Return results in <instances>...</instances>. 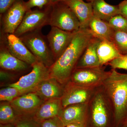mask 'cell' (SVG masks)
I'll use <instances>...</instances> for the list:
<instances>
[{
    "label": "cell",
    "instance_id": "obj_39",
    "mask_svg": "<svg viewBox=\"0 0 127 127\" xmlns=\"http://www.w3.org/2000/svg\"><path fill=\"white\" fill-rule=\"evenodd\" d=\"M9 127V126H5V127Z\"/></svg>",
    "mask_w": 127,
    "mask_h": 127
},
{
    "label": "cell",
    "instance_id": "obj_41",
    "mask_svg": "<svg viewBox=\"0 0 127 127\" xmlns=\"http://www.w3.org/2000/svg\"></svg>",
    "mask_w": 127,
    "mask_h": 127
},
{
    "label": "cell",
    "instance_id": "obj_38",
    "mask_svg": "<svg viewBox=\"0 0 127 127\" xmlns=\"http://www.w3.org/2000/svg\"><path fill=\"white\" fill-rule=\"evenodd\" d=\"M120 127H127V126H124V125H122Z\"/></svg>",
    "mask_w": 127,
    "mask_h": 127
},
{
    "label": "cell",
    "instance_id": "obj_29",
    "mask_svg": "<svg viewBox=\"0 0 127 127\" xmlns=\"http://www.w3.org/2000/svg\"><path fill=\"white\" fill-rule=\"evenodd\" d=\"M19 0H0V15L4 13L14 3Z\"/></svg>",
    "mask_w": 127,
    "mask_h": 127
},
{
    "label": "cell",
    "instance_id": "obj_36",
    "mask_svg": "<svg viewBox=\"0 0 127 127\" xmlns=\"http://www.w3.org/2000/svg\"><path fill=\"white\" fill-rule=\"evenodd\" d=\"M17 127H32L30 126V125L28 124H21L17 126Z\"/></svg>",
    "mask_w": 127,
    "mask_h": 127
},
{
    "label": "cell",
    "instance_id": "obj_32",
    "mask_svg": "<svg viewBox=\"0 0 127 127\" xmlns=\"http://www.w3.org/2000/svg\"><path fill=\"white\" fill-rule=\"evenodd\" d=\"M0 79L1 81L7 80L11 77V75L9 73L1 70L0 72Z\"/></svg>",
    "mask_w": 127,
    "mask_h": 127
},
{
    "label": "cell",
    "instance_id": "obj_2",
    "mask_svg": "<svg viewBox=\"0 0 127 127\" xmlns=\"http://www.w3.org/2000/svg\"><path fill=\"white\" fill-rule=\"evenodd\" d=\"M102 86L111 101L115 123L121 124L127 116V74L112 69Z\"/></svg>",
    "mask_w": 127,
    "mask_h": 127
},
{
    "label": "cell",
    "instance_id": "obj_7",
    "mask_svg": "<svg viewBox=\"0 0 127 127\" xmlns=\"http://www.w3.org/2000/svg\"><path fill=\"white\" fill-rule=\"evenodd\" d=\"M51 9V5L49 4L42 9L28 11L14 34L20 37L26 33L41 30L43 27L49 25Z\"/></svg>",
    "mask_w": 127,
    "mask_h": 127
},
{
    "label": "cell",
    "instance_id": "obj_13",
    "mask_svg": "<svg viewBox=\"0 0 127 127\" xmlns=\"http://www.w3.org/2000/svg\"><path fill=\"white\" fill-rule=\"evenodd\" d=\"M88 103L72 104L63 108L60 118L64 127L73 123L86 124Z\"/></svg>",
    "mask_w": 127,
    "mask_h": 127
},
{
    "label": "cell",
    "instance_id": "obj_28",
    "mask_svg": "<svg viewBox=\"0 0 127 127\" xmlns=\"http://www.w3.org/2000/svg\"><path fill=\"white\" fill-rule=\"evenodd\" d=\"M49 0H29L27 1L26 4L30 10L34 7H37L39 9H42L47 5L49 4Z\"/></svg>",
    "mask_w": 127,
    "mask_h": 127
},
{
    "label": "cell",
    "instance_id": "obj_24",
    "mask_svg": "<svg viewBox=\"0 0 127 127\" xmlns=\"http://www.w3.org/2000/svg\"><path fill=\"white\" fill-rule=\"evenodd\" d=\"M23 95L24 94L18 88L9 87L0 90V101L10 102L16 98Z\"/></svg>",
    "mask_w": 127,
    "mask_h": 127
},
{
    "label": "cell",
    "instance_id": "obj_8",
    "mask_svg": "<svg viewBox=\"0 0 127 127\" xmlns=\"http://www.w3.org/2000/svg\"><path fill=\"white\" fill-rule=\"evenodd\" d=\"M31 71L20 78L18 81L9 85L19 89L23 94L33 92L43 80L50 77L49 68L41 62L32 66Z\"/></svg>",
    "mask_w": 127,
    "mask_h": 127
},
{
    "label": "cell",
    "instance_id": "obj_6",
    "mask_svg": "<svg viewBox=\"0 0 127 127\" xmlns=\"http://www.w3.org/2000/svg\"><path fill=\"white\" fill-rule=\"evenodd\" d=\"M110 73L105 70L103 66L76 68L69 81L82 86L96 88L102 86Z\"/></svg>",
    "mask_w": 127,
    "mask_h": 127
},
{
    "label": "cell",
    "instance_id": "obj_11",
    "mask_svg": "<svg viewBox=\"0 0 127 127\" xmlns=\"http://www.w3.org/2000/svg\"><path fill=\"white\" fill-rule=\"evenodd\" d=\"M76 32L66 31L52 27L46 37L55 61L66 49Z\"/></svg>",
    "mask_w": 127,
    "mask_h": 127
},
{
    "label": "cell",
    "instance_id": "obj_15",
    "mask_svg": "<svg viewBox=\"0 0 127 127\" xmlns=\"http://www.w3.org/2000/svg\"><path fill=\"white\" fill-rule=\"evenodd\" d=\"M30 65L12 55L8 50L3 35L1 36L0 66L6 70L18 71L25 70Z\"/></svg>",
    "mask_w": 127,
    "mask_h": 127
},
{
    "label": "cell",
    "instance_id": "obj_16",
    "mask_svg": "<svg viewBox=\"0 0 127 127\" xmlns=\"http://www.w3.org/2000/svg\"><path fill=\"white\" fill-rule=\"evenodd\" d=\"M62 85L56 79L50 77L42 82L32 93L44 101L61 98L64 91Z\"/></svg>",
    "mask_w": 127,
    "mask_h": 127
},
{
    "label": "cell",
    "instance_id": "obj_12",
    "mask_svg": "<svg viewBox=\"0 0 127 127\" xmlns=\"http://www.w3.org/2000/svg\"><path fill=\"white\" fill-rule=\"evenodd\" d=\"M2 34L8 50L14 56L31 66L39 61L25 45L20 37L14 34L2 33Z\"/></svg>",
    "mask_w": 127,
    "mask_h": 127
},
{
    "label": "cell",
    "instance_id": "obj_34",
    "mask_svg": "<svg viewBox=\"0 0 127 127\" xmlns=\"http://www.w3.org/2000/svg\"><path fill=\"white\" fill-rule=\"evenodd\" d=\"M121 124L122 125L127 126V116L125 117V118L124 119V120H123Z\"/></svg>",
    "mask_w": 127,
    "mask_h": 127
},
{
    "label": "cell",
    "instance_id": "obj_23",
    "mask_svg": "<svg viewBox=\"0 0 127 127\" xmlns=\"http://www.w3.org/2000/svg\"><path fill=\"white\" fill-rule=\"evenodd\" d=\"M112 42L123 55L127 54V33L115 31Z\"/></svg>",
    "mask_w": 127,
    "mask_h": 127
},
{
    "label": "cell",
    "instance_id": "obj_22",
    "mask_svg": "<svg viewBox=\"0 0 127 127\" xmlns=\"http://www.w3.org/2000/svg\"><path fill=\"white\" fill-rule=\"evenodd\" d=\"M92 2L94 15L105 21H109L117 15H119L118 5H113L104 0H94Z\"/></svg>",
    "mask_w": 127,
    "mask_h": 127
},
{
    "label": "cell",
    "instance_id": "obj_18",
    "mask_svg": "<svg viewBox=\"0 0 127 127\" xmlns=\"http://www.w3.org/2000/svg\"><path fill=\"white\" fill-rule=\"evenodd\" d=\"M43 102L35 93H29L16 98L10 102L13 109L23 112H28L37 110Z\"/></svg>",
    "mask_w": 127,
    "mask_h": 127
},
{
    "label": "cell",
    "instance_id": "obj_25",
    "mask_svg": "<svg viewBox=\"0 0 127 127\" xmlns=\"http://www.w3.org/2000/svg\"><path fill=\"white\" fill-rule=\"evenodd\" d=\"M108 23L115 31L127 33V19L121 15L114 16L109 21Z\"/></svg>",
    "mask_w": 127,
    "mask_h": 127
},
{
    "label": "cell",
    "instance_id": "obj_17",
    "mask_svg": "<svg viewBox=\"0 0 127 127\" xmlns=\"http://www.w3.org/2000/svg\"><path fill=\"white\" fill-rule=\"evenodd\" d=\"M101 40L93 36L91 39L77 64L76 68L100 66L97 48Z\"/></svg>",
    "mask_w": 127,
    "mask_h": 127
},
{
    "label": "cell",
    "instance_id": "obj_33",
    "mask_svg": "<svg viewBox=\"0 0 127 127\" xmlns=\"http://www.w3.org/2000/svg\"><path fill=\"white\" fill-rule=\"evenodd\" d=\"M65 127H86V124L78 123H73L68 124Z\"/></svg>",
    "mask_w": 127,
    "mask_h": 127
},
{
    "label": "cell",
    "instance_id": "obj_26",
    "mask_svg": "<svg viewBox=\"0 0 127 127\" xmlns=\"http://www.w3.org/2000/svg\"><path fill=\"white\" fill-rule=\"evenodd\" d=\"M14 109L10 103L2 102L0 106V120L1 122H7L13 119Z\"/></svg>",
    "mask_w": 127,
    "mask_h": 127
},
{
    "label": "cell",
    "instance_id": "obj_19",
    "mask_svg": "<svg viewBox=\"0 0 127 127\" xmlns=\"http://www.w3.org/2000/svg\"><path fill=\"white\" fill-rule=\"evenodd\" d=\"M89 29L94 36L101 41L112 42L115 31L108 22L102 20L94 15L89 21Z\"/></svg>",
    "mask_w": 127,
    "mask_h": 127
},
{
    "label": "cell",
    "instance_id": "obj_10",
    "mask_svg": "<svg viewBox=\"0 0 127 127\" xmlns=\"http://www.w3.org/2000/svg\"><path fill=\"white\" fill-rule=\"evenodd\" d=\"M96 88L82 86L69 81L64 87L61 98L63 108L72 104L88 103Z\"/></svg>",
    "mask_w": 127,
    "mask_h": 127
},
{
    "label": "cell",
    "instance_id": "obj_1",
    "mask_svg": "<svg viewBox=\"0 0 127 127\" xmlns=\"http://www.w3.org/2000/svg\"><path fill=\"white\" fill-rule=\"evenodd\" d=\"M93 36L89 28L81 29L77 32L66 49L49 67L50 77L56 79L62 85L66 84Z\"/></svg>",
    "mask_w": 127,
    "mask_h": 127
},
{
    "label": "cell",
    "instance_id": "obj_20",
    "mask_svg": "<svg viewBox=\"0 0 127 127\" xmlns=\"http://www.w3.org/2000/svg\"><path fill=\"white\" fill-rule=\"evenodd\" d=\"M63 107L61 98H54L45 101L37 110L36 116L40 119H48L60 116Z\"/></svg>",
    "mask_w": 127,
    "mask_h": 127
},
{
    "label": "cell",
    "instance_id": "obj_37",
    "mask_svg": "<svg viewBox=\"0 0 127 127\" xmlns=\"http://www.w3.org/2000/svg\"><path fill=\"white\" fill-rule=\"evenodd\" d=\"M86 0L88 2H93L94 0Z\"/></svg>",
    "mask_w": 127,
    "mask_h": 127
},
{
    "label": "cell",
    "instance_id": "obj_3",
    "mask_svg": "<svg viewBox=\"0 0 127 127\" xmlns=\"http://www.w3.org/2000/svg\"><path fill=\"white\" fill-rule=\"evenodd\" d=\"M88 111L91 113L94 127H107L109 113L113 112V110L111 101L102 86L96 89L88 103Z\"/></svg>",
    "mask_w": 127,
    "mask_h": 127
},
{
    "label": "cell",
    "instance_id": "obj_5",
    "mask_svg": "<svg viewBox=\"0 0 127 127\" xmlns=\"http://www.w3.org/2000/svg\"><path fill=\"white\" fill-rule=\"evenodd\" d=\"M51 5L49 25L69 32H77L81 29L78 19L65 3L61 1Z\"/></svg>",
    "mask_w": 127,
    "mask_h": 127
},
{
    "label": "cell",
    "instance_id": "obj_27",
    "mask_svg": "<svg viewBox=\"0 0 127 127\" xmlns=\"http://www.w3.org/2000/svg\"><path fill=\"white\" fill-rule=\"evenodd\" d=\"M112 69H122L127 70V54L123 55L108 63Z\"/></svg>",
    "mask_w": 127,
    "mask_h": 127
},
{
    "label": "cell",
    "instance_id": "obj_31",
    "mask_svg": "<svg viewBox=\"0 0 127 127\" xmlns=\"http://www.w3.org/2000/svg\"><path fill=\"white\" fill-rule=\"evenodd\" d=\"M51 119L44 121L42 124V127H61L57 120Z\"/></svg>",
    "mask_w": 127,
    "mask_h": 127
},
{
    "label": "cell",
    "instance_id": "obj_40",
    "mask_svg": "<svg viewBox=\"0 0 127 127\" xmlns=\"http://www.w3.org/2000/svg\"><path fill=\"white\" fill-rule=\"evenodd\" d=\"M63 127H64V126Z\"/></svg>",
    "mask_w": 127,
    "mask_h": 127
},
{
    "label": "cell",
    "instance_id": "obj_30",
    "mask_svg": "<svg viewBox=\"0 0 127 127\" xmlns=\"http://www.w3.org/2000/svg\"><path fill=\"white\" fill-rule=\"evenodd\" d=\"M118 5L119 15L127 19V0H124L120 2Z\"/></svg>",
    "mask_w": 127,
    "mask_h": 127
},
{
    "label": "cell",
    "instance_id": "obj_14",
    "mask_svg": "<svg viewBox=\"0 0 127 127\" xmlns=\"http://www.w3.org/2000/svg\"><path fill=\"white\" fill-rule=\"evenodd\" d=\"M77 17L81 25V29L89 28V24L94 15L92 2L83 0H62Z\"/></svg>",
    "mask_w": 127,
    "mask_h": 127
},
{
    "label": "cell",
    "instance_id": "obj_9",
    "mask_svg": "<svg viewBox=\"0 0 127 127\" xmlns=\"http://www.w3.org/2000/svg\"><path fill=\"white\" fill-rule=\"evenodd\" d=\"M30 10L26 2L17 1L1 15L2 33L14 34L20 26L26 12Z\"/></svg>",
    "mask_w": 127,
    "mask_h": 127
},
{
    "label": "cell",
    "instance_id": "obj_4",
    "mask_svg": "<svg viewBox=\"0 0 127 127\" xmlns=\"http://www.w3.org/2000/svg\"><path fill=\"white\" fill-rule=\"evenodd\" d=\"M20 38L39 61L48 68L54 63L46 36L42 34L41 30L26 33Z\"/></svg>",
    "mask_w": 127,
    "mask_h": 127
},
{
    "label": "cell",
    "instance_id": "obj_21",
    "mask_svg": "<svg viewBox=\"0 0 127 127\" xmlns=\"http://www.w3.org/2000/svg\"><path fill=\"white\" fill-rule=\"evenodd\" d=\"M97 53L101 66L108 65L109 62L123 55L112 42L107 40L101 41L98 46Z\"/></svg>",
    "mask_w": 127,
    "mask_h": 127
},
{
    "label": "cell",
    "instance_id": "obj_35",
    "mask_svg": "<svg viewBox=\"0 0 127 127\" xmlns=\"http://www.w3.org/2000/svg\"><path fill=\"white\" fill-rule=\"evenodd\" d=\"M62 0H49V4H53L59 2V1H61Z\"/></svg>",
    "mask_w": 127,
    "mask_h": 127
}]
</instances>
